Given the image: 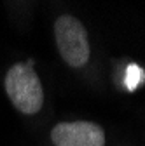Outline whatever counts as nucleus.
<instances>
[{
    "instance_id": "nucleus-1",
    "label": "nucleus",
    "mask_w": 145,
    "mask_h": 146,
    "mask_svg": "<svg viewBox=\"0 0 145 146\" xmlns=\"http://www.w3.org/2000/svg\"><path fill=\"white\" fill-rule=\"evenodd\" d=\"M5 92L12 104L25 115H35L44 104V90L32 63L14 64L5 75Z\"/></svg>"
},
{
    "instance_id": "nucleus-2",
    "label": "nucleus",
    "mask_w": 145,
    "mask_h": 146,
    "mask_svg": "<svg viewBox=\"0 0 145 146\" xmlns=\"http://www.w3.org/2000/svg\"><path fill=\"white\" fill-rule=\"evenodd\" d=\"M54 38L63 61L74 68L84 66L89 59L91 47L87 40V31L74 16H61L54 23Z\"/></svg>"
},
{
    "instance_id": "nucleus-3",
    "label": "nucleus",
    "mask_w": 145,
    "mask_h": 146,
    "mask_svg": "<svg viewBox=\"0 0 145 146\" xmlns=\"http://www.w3.org/2000/svg\"><path fill=\"white\" fill-rule=\"evenodd\" d=\"M51 139L56 146H103L105 134L95 122H61L52 127Z\"/></svg>"
},
{
    "instance_id": "nucleus-4",
    "label": "nucleus",
    "mask_w": 145,
    "mask_h": 146,
    "mask_svg": "<svg viewBox=\"0 0 145 146\" xmlns=\"http://www.w3.org/2000/svg\"><path fill=\"white\" fill-rule=\"evenodd\" d=\"M142 80H143V70L138 64H135V63L128 64V68H126V77H124L126 89H128V90H135L140 85Z\"/></svg>"
}]
</instances>
